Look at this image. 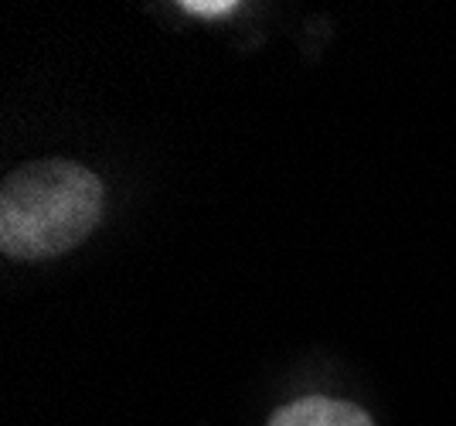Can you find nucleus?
<instances>
[{"label": "nucleus", "mask_w": 456, "mask_h": 426, "mask_svg": "<svg viewBox=\"0 0 456 426\" xmlns=\"http://www.w3.org/2000/svg\"><path fill=\"white\" fill-rule=\"evenodd\" d=\"M102 218V181L72 160L24 164L0 188V250L52 259L76 250Z\"/></svg>", "instance_id": "1"}, {"label": "nucleus", "mask_w": 456, "mask_h": 426, "mask_svg": "<svg viewBox=\"0 0 456 426\" xmlns=\"http://www.w3.org/2000/svg\"><path fill=\"white\" fill-rule=\"evenodd\" d=\"M266 426H375V420L354 403L330 396H304L276 409Z\"/></svg>", "instance_id": "2"}, {"label": "nucleus", "mask_w": 456, "mask_h": 426, "mask_svg": "<svg viewBox=\"0 0 456 426\" xmlns=\"http://www.w3.org/2000/svg\"><path fill=\"white\" fill-rule=\"evenodd\" d=\"M239 4L235 0H184L181 11L188 14H198V18H222V14H232Z\"/></svg>", "instance_id": "3"}]
</instances>
